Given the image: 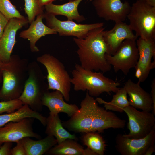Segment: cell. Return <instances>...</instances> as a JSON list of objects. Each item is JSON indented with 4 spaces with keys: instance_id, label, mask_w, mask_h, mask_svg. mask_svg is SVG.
<instances>
[{
    "instance_id": "obj_12",
    "label": "cell",
    "mask_w": 155,
    "mask_h": 155,
    "mask_svg": "<svg viewBox=\"0 0 155 155\" xmlns=\"http://www.w3.org/2000/svg\"><path fill=\"white\" fill-rule=\"evenodd\" d=\"M155 141V127L145 137L131 139L118 134L115 139V148L122 155H144L148 148Z\"/></svg>"
},
{
    "instance_id": "obj_33",
    "label": "cell",
    "mask_w": 155,
    "mask_h": 155,
    "mask_svg": "<svg viewBox=\"0 0 155 155\" xmlns=\"http://www.w3.org/2000/svg\"><path fill=\"white\" fill-rule=\"evenodd\" d=\"M151 95L153 102V110L152 113L155 115V79L154 78L151 84Z\"/></svg>"
},
{
    "instance_id": "obj_1",
    "label": "cell",
    "mask_w": 155,
    "mask_h": 155,
    "mask_svg": "<svg viewBox=\"0 0 155 155\" xmlns=\"http://www.w3.org/2000/svg\"><path fill=\"white\" fill-rule=\"evenodd\" d=\"M104 30L103 27L96 28L90 30L84 38L73 39L78 47L76 52L80 65L85 69L104 73L111 69L105 58L107 48L103 37Z\"/></svg>"
},
{
    "instance_id": "obj_16",
    "label": "cell",
    "mask_w": 155,
    "mask_h": 155,
    "mask_svg": "<svg viewBox=\"0 0 155 155\" xmlns=\"http://www.w3.org/2000/svg\"><path fill=\"white\" fill-rule=\"evenodd\" d=\"M64 99L62 94L58 90H55L51 92H45L42 97V102L43 106L49 108V115H55L63 113L71 117L79 108L75 104L67 103Z\"/></svg>"
},
{
    "instance_id": "obj_2",
    "label": "cell",
    "mask_w": 155,
    "mask_h": 155,
    "mask_svg": "<svg viewBox=\"0 0 155 155\" xmlns=\"http://www.w3.org/2000/svg\"><path fill=\"white\" fill-rule=\"evenodd\" d=\"M71 73V82L74 90L87 91L93 97L104 92L115 93L119 89L120 83L106 77L103 73L85 69L78 64H75Z\"/></svg>"
},
{
    "instance_id": "obj_19",
    "label": "cell",
    "mask_w": 155,
    "mask_h": 155,
    "mask_svg": "<svg viewBox=\"0 0 155 155\" xmlns=\"http://www.w3.org/2000/svg\"><path fill=\"white\" fill-rule=\"evenodd\" d=\"M83 0H75L61 5L51 3L44 6L46 12L55 16L62 15L66 16L68 20H74L80 22L85 20L78 11V7Z\"/></svg>"
},
{
    "instance_id": "obj_34",
    "label": "cell",
    "mask_w": 155,
    "mask_h": 155,
    "mask_svg": "<svg viewBox=\"0 0 155 155\" xmlns=\"http://www.w3.org/2000/svg\"><path fill=\"white\" fill-rule=\"evenodd\" d=\"M155 141H153L150 146L144 155H151L155 152Z\"/></svg>"
},
{
    "instance_id": "obj_36",
    "label": "cell",
    "mask_w": 155,
    "mask_h": 155,
    "mask_svg": "<svg viewBox=\"0 0 155 155\" xmlns=\"http://www.w3.org/2000/svg\"><path fill=\"white\" fill-rule=\"evenodd\" d=\"M150 5L155 7V0H144Z\"/></svg>"
},
{
    "instance_id": "obj_32",
    "label": "cell",
    "mask_w": 155,
    "mask_h": 155,
    "mask_svg": "<svg viewBox=\"0 0 155 155\" xmlns=\"http://www.w3.org/2000/svg\"><path fill=\"white\" fill-rule=\"evenodd\" d=\"M8 21L9 20L0 12V38Z\"/></svg>"
},
{
    "instance_id": "obj_15",
    "label": "cell",
    "mask_w": 155,
    "mask_h": 155,
    "mask_svg": "<svg viewBox=\"0 0 155 155\" xmlns=\"http://www.w3.org/2000/svg\"><path fill=\"white\" fill-rule=\"evenodd\" d=\"M140 83L129 79L124 84L123 87L129 96V105L137 109L150 112L153 108L151 95L141 87Z\"/></svg>"
},
{
    "instance_id": "obj_21",
    "label": "cell",
    "mask_w": 155,
    "mask_h": 155,
    "mask_svg": "<svg viewBox=\"0 0 155 155\" xmlns=\"http://www.w3.org/2000/svg\"><path fill=\"white\" fill-rule=\"evenodd\" d=\"M26 118H32L39 120L44 126L46 125V117L39 112L32 109L27 104H24L15 111L0 115V127L10 122L19 121Z\"/></svg>"
},
{
    "instance_id": "obj_4",
    "label": "cell",
    "mask_w": 155,
    "mask_h": 155,
    "mask_svg": "<svg viewBox=\"0 0 155 155\" xmlns=\"http://www.w3.org/2000/svg\"><path fill=\"white\" fill-rule=\"evenodd\" d=\"M127 18L137 37L155 40V7L144 0H137L131 6Z\"/></svg>"
},
{
    "instance_id": "obj_13",
    "label": "cell",
    "mask_w": 155,
    "mask_h": 155,
    "mask_svg": "<svg viewBox=\"0 0 155 155\" xmlns=\"http://www.w3.org/2000/svg\"><path fill=\"white\" fill-rule=\"evenodd\" d=\"M28 23L27 18H13L9 20L0 38V59L8 62L16 43V37L18 30Z\"/></svg>"
},
{
    "instance_id": "obj_8",
    "label": "cell",
    "mask_w": 155,
    "mask_h": 155,
    "mask_svg": "<svg viewBox=\"0 0 155 155\" xmlns=\"http://www.w3.org/2000/svg\"><path fill=\"white\" fill-rule=\"evenodd\" d=\"M47 26L56 31L61 36H74L78 38H84L91 30L103 27L102 22L91 24H78L73 20H60L56 16L46 12L44 13V18Z\"/></svg>"
},
{
    "instance_id": "obj_5",
    "label": "cell",
    "mask_w": 155,
    "mask_h": 155,
    "mask_svg": "<svg viewBox=\"0 0 155 155\" xmlns=\"http://www.w3.org/2000/svg\"><path fill=\"white\" fill-rule=\"evenodd\" d=\"M37 60L46 69L48 89L60 91L64 99L69 101L71 84V78L63 64L56 57L48 54L38 57Z\"/></svg>"
},
{
    "instance_id": "obj_30",
    "label": "cell",
    "mask_w": 155,
    "mask_h": 155,
    "mask_svg": "<svg viewBox=\"0 0 155 155\" xmlns=\"http://www.w3.org/2000/svg\"><path fill=\"white\" fill-rule=\"evenodd\" d=\"M16 145L11 148V155H26V152L21 140L16 142Z\"/></svg>"
},
{
    "instance_id": "obj_24",
    "label": "cell",
    "mask_w": 155,
    "mask_h": 155,
    "mask_svg": "<svg viewBox=\"0 0 155 155\" xmlns=\"http://www.w3.org/2000/svg\"><path fill=\"white\" fill-rule=\"evenodd\" d=\"M3 84L0 91V98L5 101L18 99L20 95L16 90L17 79L14 74L8 70L3 72Z\"/></svg>"
},
{
    "instance_id": "obj_37",
    "label": "cell",
    "mask_w": 155,
    "mask_h": 155,
    "mask_svg": "<svg viewBox=\"0 0 155 155\" xmlns=\"http://www.w3.org/2000/svg\"><path fill=\"white\" fill-rule=\"evenodd\" d=\"M60 0V1H62V0ZM68 0L69 1H73L75 0ZM90 0V1H93L94 0Z\"/></svg>"
},
{
    "instance_id": "obj_10",
    "label": "cell",
    "mask_w": 155,
    "mask_h": 155,
    "mask_svg": "<svg viewBox=\"0 0 155 155\" xmlns=\"http://www.w3.org/2000/svg\"><path fill=\"white\" fill-rule=\"evenodd\" d=\"M33 118H26L18 121L9 122L0 127V144L6 142H16L27 137L41 139L40 135L33 131Z\"/></svg>"
},
{
    "instance_id": "obj_7",
    "label": "cell",
    "mask_w": 155,
    "mask_h": 155,
    "mask_svg": "<svg viewBox=\"0 0 155 155\" xmlns=\"http://www.w3.org/2000/svg\"><path fill=\"white\" fill-rule=\"evenodd\" d=\"M128 119V134H123L133 139L143 138L149 134L155 127V115L150 112L140 111L129 105L123 109Z\"/></svg>"
},
{
    "instance_id": "obj_31",
    "label": "cell",
    "mask_w": 155,
    "mask_h": 155,
    "mask_svg": "<svg viewBox=\"0 0 155 155\" xmlns=\"http://www.w3.org/2000/svg\"><path fill=\"white\" fill-rule=\"evenodd\" d=\"M13 142H6L0 146V155H11Z\"/></svg>"
},
{
    "instance_id": "obj_18",
    "label": "cell",
    "mask_w": 155,
    "mask_h": 155,
    "mask_svg": "<svg viewBox=\"0 0 155 155\" xmlns=\"http://www.w3.org/2000/svg\"><path fill=\"white\" fill-rule=\"evenodd\" d=\"M43 95L40 93L35 81L31 76L27 80L24 90L18 99L23 104H27L32 110L39 112L42 110Z\"/></svg>"
},
{
    "instance_id": "obj_9",
    "label": "cell",
    "mask_w": 155,
    "mask_h": 155,
    "mask_svg": "<svg viewBox=\"0 0 155 155\" xmlns=\"http://www.w3.org/2000/svg\"><path fill=\"white\" fill-rule=\"evenodd\" d=\"M139 58L135 69V75L138 82H143L147 78L150 71L155 67V40L139 37L136 40Z\"/></svg>"
},
{
    "instance_id": "obj_35",
    "label": "cell",
    "mask_w": 155,
    "mask_h": 155,
    "mask_svg": "<svg viewBox=\"0 0 155 155\" xmlns=\"http://www.w3.org/2000/svg\"><path fill=\"white\" fill-rule=\"evenodd\" d=\"M40 5L43 7L44 6L52 3L56 0H38Z\"/></svg>"
},
{
    "instance_id": "obj_26",
    "label": "cell",
    "mask_w": 155,
    "mask_h": 155,
    "mask_svg": "<svg viewBox=\"0 0 155 155\" xmlns=\"http://www.w3.org/2000/svg\"><path fill=\"white\" fill-rule=\"evenodd\" d=\"M84 145L86 146L97 155H104L106 144L103 137L96 132L84 133L82 137Z\"/></svg>"
},
{
    "instance_id": "obj_11",
    "label": "cell",
    "mask_w": 155,
    "mask_h": 155,
    "mask_svg": "<svg viewBox=\"0 0 155 155\" xmlns=\"http://www.w3.org/2000/svg\"><path fill=\"white\" fill-rule=\"evenodd\" d=\"M92 4L99 17L115 22L124 21L131 7L128 2L121 0H94Z\"/></svg>"
},
{
    "instance_id": "obj_3",
    "label": "cell",
    "mask_w": 155,
    "mask_h": 155,
    "mask_svg": "<svg viewBox=\"0 0 155 155\" xmlns=\"http://www.w3.org/2000/svg\"><path fill=\"white\" fill-rule=\"evenodd\" d=\"M80 108L68 120L62 122L64 128L75 133L97 131L103 107L87 91Z\"/></svg>"
},
{
    "instance_id": "obj_14",
    "label": "cell",
    "mask_w": 155,
    "mask_h": 155,
    "mask_svg": "<svg viewBox=\"0 0 155 155\" xmlns=\"http://www.w3.org/2000/svg\"><path fill=\"white\" fill-rule=\"evenodd\" d=\"M115 23L113 27L104 30L103 37L107 48V54L113 55L122 42L128 39L136 40L137 37L133 32L129 25L123 22Z\"/></svg>"
},
{
    "instance_id": "obj_20",
    "label": "cell",
    "mask_w": 155,
    "mask_h": 155,
    "mask_svg": "<svg viewBox=\"0 0 155 155\" xmlns=\"http://www.w3.org/2000/svg\"><path fill=\"white\" fill-rule=\"evenodd\" d=\"M74 140L68 139L57 144L45 154L50 155H97L90 149L84 147Z\"/></svg>"
},
{
    "instance_id": "obj_17",
    "label": "cell",
    "mask_w": 155,
    "mask_h": 155,
    "mask_svg": "<svg viewBox=\"0 0 155 155\" xmlns=\"http://www.w3.org/2000/svg\"><path fill=\"white\" fill-rule=\"evenodd\" d=\"M44 18V13L38 15L36 20L30 23L29 28L22 31L19 34L20 37L29 41L30 48L33 52L39 51L36 44L42 37L47 35L57 34L56 31L43 23L42 19Z\"/></svg>"
},
{
    "instance_id": "obj_6",
    "label": "cell",
    "mask_w": 155,
    "mask_h": 155,
    "mask_svg": "<svg viewBox=\"0 0 155 155\" xmlns=\"http://www.w3.org/2000/svg\"><path fill=\"white\" fill-rule=\"evenodd\" d=\"M136 40L126 39L113 55L106 54L107 61L113 66L115 72L121 71L127 75L131 69L135 67L139 57Z\"/></svg>"
},
{
    "instance_id": "obj_28",
    "label": "cell",
    "mask_w": 155,
    "mask_h": 155,
    "mask_svg": "<svg viewBox=\"0 0 155 155\" xmlns=\"http://www.w3.org/2000/svg\"><path fill=\"white\" fill-rule=\"evenodd\" d=\"M0 12L8 20L13 18H24L9 0H0Z\"/></svg>"
},
{
    "instance_id": "obj_27",
    "label": "cell",
    "mask_w": 155,
    "mask_h": 155,
    "mask_svg": "<svg viewBox=\"0 0 155 155\" xmlns=\"http://www.w3.org/2000/svg\"><path fill=\"white\" fill-rule=\"evenodd\" d=\"M24 10L28 16V23L30 24L38 15L44 13L43 7L38 0H24Z\"/></svg>"
},
{
    "instance_id": "obj_29",
    "label": "cell",
    "mask_w": 155,
    "mask_h": 155,
    "mask_svg": "<svg viewBox=\"0 0 155 155\" xmlns=\"http://www.w3.org/2000/svg\"><path fill=\"white\" fill-rule=\"evenodd\" d=\"M23 104L18 99L0 102V114L13 112L21 107Z\"/></svg>"
},
{
    "instance_id": "obj_38",
    "label": "cell",
    "mask_w": 155,
    "mask_h": 155,
    "mask_svg": "<svg viewBox=\"0 0 155 155\" xmlns=\"http://www.w3.org/2000/svg\"><path fill=\"white\" fill-rule=\"evenodd\" d=\"M2 144H0V146H1Z\"/></svg>"
},
{
    "instance_id": "obj_25",
    "label": "cell",
    "mask_w": 155,
    "mask_h": 155,
    "mask_svg": "<svg viewBox=\"0 0 155 155\" xmlns=\"http://www.w3.org/2000/svg\"><path fill=\"white\" fill-rule=\"evenodd\" d=\"M115 93L110 102H107L99 97H97L96 100L98 103L104 104L105 109L107 110L122 113L124 108L129 105L127 93L123 87L119 88Z\"/></svg>"
},
{
    "instance_id": "obj_22",
    "label": "cell",
    "mask_w": 155,
    "mask_h": 155,
    "mask_svg": "<svg viewBox=\"0 0 155 155\" xmlns=\"http://www.w3.org/2000/svg\"><path fill=\"white\" fill-rule=\"evenodd\" d=\"M21 140L24 146L26 155H42L57 144L56 138L53 136L47 135L44 138L37 140L30 137L24 138Z\"/></svg>"
},
{
    "instance_id": "obj_23",
    "label": "cell",
    "mask_w": 155,
    "mask_h": 155,
    "mask_svg": "<svg viewBox=\"0 0 155 155\" xmlns=\"http://www.w3.org/2000/svg\"><path fill=\"white\" fill-rule=\"evenodd\" d=\"M46 122L45 133L54 137L57 141V144L68 139L78 140L75 135L71 134L65 128L58 114L49 115L46 117Z\"/></svg>"
}]
</instances>
